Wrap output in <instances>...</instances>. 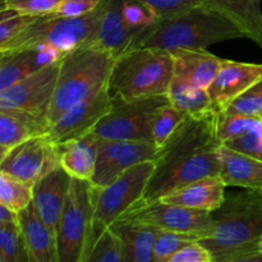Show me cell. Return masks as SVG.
Instances as JSON below:
<instances>
[{
    "label": "cell",
    "instance_id": "1",
    "mask_svg": "<svg viewBox=\"0 0 262 262\" xmlns=\"http://www.w3.org/2000/svg\"><path fill=\"white\" fill-rule=\"evenodd\" d=\"M216 110L187 115L169 140L159 148L155 168L141 200L152 201L206 177L220 173Z\"/></svg>",
    "mask_w": 262,
    "mask_h": 262
},
{
    "label": "cell",
    "instance_id": "2",
    "mask_svg": "<svg viewBox=\"0 0 262 262\" xmlns=\"http://www.w3.org/2000/svg\"><path fill=\"white\" fill-rule=\"evenodd\" d=\"M227 193L223 204L211 211L212 229L199 242L214 262L262 261L257 243L262 235V191Z\"/></svg>",
    "mask_w": 262,
    "mask_h": 262
},
{
    "label": "cell",
    "instance_id": "3",
    "mask_svg": "<svg viewBox=\"0 0 262 262\" xmlns=\"http://www.w3.org/2000/svg\"><path fill=\"white\" fill-rule=\"evenodd\" d=\"M234 38H246V36L235 23L202 4L176 17L158 19L143 31L132 48L143 46L171 51L207 48Z\"/></svg>",
    "mask_w": 262,
    "mask_h": 262
},
{
    "label": "cell",
    "instance_id": "4",
    "mask_svg": "<svg viewBox=\"0 0 262 262\" xmlns=\"http://www.w3.org/2000/svg\"><path fill=\"white\" fill-rule=\"evenodd\" d=\"M115 56L92 43L69 51L59 64L55 91L48 112L49 127L67 110L106 86Z\"/></svg>",
    "mask_w": 262,
    "mask_h": 262
},
{
    "label": "cell",
    "instance_id": "5",
    "mask_svg": "<svg viewBox=\"0 0 262 262\" xmlns=\"http://www.w3.org/2000/svg\"><path fill=\"white\" fill-rule=\"evenodd\" d=\"M174 77L171 51L160 48H132L115 58L107 90L113 99L133 101L168 95Z\"/></svg>",
    "mask_w": 262,
    "mask_h": 262
},
{
    "label": "cell",
    "instance_id": "6",
    "mask_svg": "<svg viewBox=\"0 0 262 262\" xmlns=\"http://www.w3.org/2000/svg\"><path fill=\"white\" fill-rule=\"evenodd\" d=\"M105 9V0L89 14L81 17L40 15L28 25L4 51H20L36 48H53L67 54L96 42L97 30ZM2 53V51H0Z\"/></svg>",
    "mask_w": 262,
    "mask_h": 262
},
{
    "label": "cell",
    "instance_id": "7",
    "mask_svg": "<svg viewBox=\"0 0 262 262\" xmlns=\"http://www.w3.org/2000/svg\"><path fill=\"white\" fill-rule=\"evenodd\" d=\"M154 168L155 161H143L124 171L109 186L102 188L94 187V215L84 262L97 238L132 205L142 199Z\"/></svg>",
    "mask_w": 262,
    "mask_h": 262
},
{
    "label": "cell",
    "instance_id": "8",
    "mask_svg": "<svg viewBox=\"0 0 262 262\" xmlns=\"http://www.w3.org/2000/svg\"><path fill=\"white\" fill-rule=\"evenodd\" d=\"M94 215V186L71 179L66 204L56 228L59 262H84Z\"/></svg>",
    "mask_w": 262,
    "mask_h": 262
},
{
    "label": "cell",
    "instance_id": "9",
    "mask_svg": "<svg viewBox=\"0 0 262 262\" xmlns=\"http://www.w3.org/2000/svg\"><path fill=\"white\" fill-rule=\"evenodd\" d=\"M170 104L168 95L148 99H113L112 109L92 129V135L104 140L152 142V119L156 113Z\"/></svg>",
    "mask_w": 262,
    "mask_h": 262
},
{
    "label": "cell",
    "instance_id": "10",
    "mask_svg": "<svg viewBox=\"0 0 262 262\" xmlns=\"http://www.w3.org/2000/svg\"><path fill=\"white\" fill-rule=\"evenodd\" d=\"M118 220L146 224L160 230H173L207 237L212 229L211 214L205 210L171 205L163 200L140 201L129 207Z\"/></svg>",
    "mask_w": 262,
    "mask_h": 262
},
{
    "label": "cell",
    "instance_id": "11",
    "mask_svg": "<svg viewBox=\"0 0 262 262\" xmlns=\"http://www.w3.org/2000/svg\"><path fill=\"white\" fill-rule=\"evenodd\" d=\"M59 64L60 60L43 67L0 91V110L25 113L48 122V112L55 91Z\"/></svg>",
    "mask_w": 262,
    "mask_h": 262
},
{
    "label": "cell",
    "instance_id": "12",
    "mask_svg": "<svg viewBox=\"0 0 262 262\" xmlns=\"http://www.w3.org/2000/svg\"><path fill=\"white\" fill-rule=\"evenodd\" d=\"M158 151L152 142L99 138L96 166L90 182L96 188L109 186L132 166L155 160Z\"/></svg>",
    "mask_w": 262,
    "mask_h": 262
},
{
    "label": "cell",
    "instance_id": "13",
    "mask_svg": "<svg viewBox=\"0 0 262 262\" xmlns=\"http://www.w3.org/2000/svg\"><path fill=\"white\" fill-rule=\"evenodd\" d=\"M59 164L58 150L46 135L35 136L9 148L0 170L35 184L43 174Z\"/></svg>",
    "mask_w": 262,
    "mask_h": 262
},
{
    "label": "cell",
    "instance_id": "14",
    "mask_svg": "<svg viewBox=\"0 0 262 262\" xmlns=\"http://www.w3.org/2000/svg\"><path fill=\"white\" fill-rule=\"evenodd\" d=\"M112 105L113 97L106 84L83 101L67 110L58 120L50 124L46 136L54 145H59L89 135L100 119L109 113Z\"/></svg>",
    "mask_w": 262,
    "mask_h": 262
},
{
    "label": "cell",
    "instance_id": "15",
    "mask_svg": "<svg viewBox=\"0 0 262 262\" xmlns=\"http://www.w3.org/2000/svg\"><path fill=\"white\" fill-rule=\"evenodd\" d=\"M262 78V63H242L223 59L216 77L207 89L212 107L219 114L227 110L230 102Z\"/></svg>",
    "mask_w": 262,
    "mask_h": 262
},
{
    "label": "cell",
    "instance_id": "16",
    "mask_svg": "<svg viewBox=\"0 0 262 262\" xmlns=\"http://www.w3.org/2000/svg\"><path fill=\"white\" fill-rule=\"evenodd\" d=\"M71 179V176L60 165H56L32 186L33 207L41 219L55 230V233L66 204Z\"/></svg>",
    "mask_w": 262,
    "mask_h": 262
},
{
    "label": "cell",
    "instance_id": "17",
    "mask_svg": "<svg viewBox=\"0 0 262 262\" xmlns=\"http://www.w3.org/2000/svg\"><path fill=\"white\" fill-rule=\"evenodd\" d=\"M18 225L28 262H59L55 230L41 219L32 201L18 212Z\"/></svg>",
    "mask_w": 262,
    "mask_h": 262
},
{
    "label": "cell",
    "instance_id": "18",
    "mask_svg": "<svg viewBox=\"0 0 262 262\" xmlns=\"http://www.w3.org/2000/svg\"><path fill=\"white\" fill-rule=\"evenodd\" d=\"M124 0H105V9L100 20L96 45L109 50L115 58L135 45L147 27H133L123 18Z\"/></svg>",
    "mask_w": 262,
    "mask_h": 262
},
{
    "label": "cell",
    "instance_id": "19",
    "mask_svg": "<svg viewBox=\"0 0 262 262\" xmlns=\"http://www.w3.org/2000/svg\"><path fill=\"white\" fill-rule=\"evenodd\" d=\"M66 54L53 48H36L20 51H2L0 53V91L33 72L58 63Z\"/></svg>",
    "mask_w": 262,
    "mask_h": 262
},
{
    "label": "cell",
    "instance_id": "20",
    "mask_svg": "<svg viewBox=\"0 0 262 262\" xmlns=\"http://www.w3.org/2000/svg\"><path fill=\"white\" fill-rule=\"evenodd\" d=\"M174 58V78L207 90L216 77L223 59L206 50L199 49H176L171 50Z\"/></svg>",
    "mask_w": 262,
    "mask_h": 262
},
{
    "label": "cell",
    "instance_id": "21",
    "mask_svg": "<svg viewBox=\"0 0 262 262\" xmlns=\"http://www.w3.org/2000/svg\"><path fill=\"white\" fill-rule=\"evenodd\" d=\"M225 194H227V184L219 176H216L191 182L165 194L160 200L171 205L211 212L223 204Z\"/></svg>",
    "mask_w": 262,
    "mask_h": 262
},
{
    "label": "cell",
    "instance_id": "22",
    "mask_svg": "<svg viewBox=\"0 0 262 262\" xmlns=\"http://www.w3.org/2000/svg\"><path fill=\"white\" fill-rule=\"evenodd\" d=\"M219 177L227 187L261 189L262 161L250 155L232 150L225 145L219 147Z\"/></svg>",
    "mask_w": 262,
    "mask_h": 262
},
{
    "label": "cell",
    "instance_id": "23",
    "mask_svg": "<svg viewBox=\"0 0 262 262\" xmlns=\"http://www.w3.org/2000/svg\"><path fill=\"white\" fill-rule=\"evenodd\" d=\"M99 138L92 133L79 138L59 143V164L71 176V178L91 181L95 173Z\"/></svg>",
    "mask_w": 262,
    "mask_h": 262
},
{
    "label": "cell",
    "instance_id": "24",
    "mask_svg": "<svg viewBox=\"0 0 262 262\" xmlns=\"http://www.w3.org/2000/svg\"><path fill=\"white\" fill-rule=\"evenodd\" d=\"M205 7L220 13L241 28L262 49V12L260 0H201Z\"/></svg>",
    "mask_w": 262,
    "mask_h": 262
},
{
    "label": "cell",
    "instance_id": "25",
    "mask_svg": "<svg viewBox=\"0 0 262 262\" xmlns=\"http://www.w3.org/2000/svg\"><path fill=\"white\" fill-rule=\"evenodd\" d=\"M110 229L119 237L124 262H154V245L160 229L117 220Z\"/></svg>",
    "mask_w": 262,
    "mask_h": 262
},
{
    "label": "cell",
    "instance_id": "26",
    "mask_svg": "<svg viewBox=\"0 0 262 262\" xmlns=\"http://www.w3.org/2000/svg\"><path fill=\"white\" fill-rule=\"evenodd\" d=\"M49 123L45 119L18 112L0 110V145L7 148L35 136L46 135Z\"/></svg>",
    "mask_w": 262,
    "mask_h": 262
},
{
    "label": "cell",
    "instance_id": "27",
    "mask_svg": "<svg viewBox=\"0 0 262 262\" xmlns=\"http://www.w3.org/2000/svg\"><path fill=\"white\" fill-rule=\"evenodd\" d=\"M168 99L174 107L187 115H202L215 110L207 90L200 89L174 77L169 87Z\"/></svg>",
    "mask_w": 262,
    "mask_h": 262
},
{
    "label": "cell",
    "instance_id": "28",
    "mask_svg": "<svg viewBox=\"0 0 262 262\" xmlns=\"http://www.w3.org/2000/svg\"><path fill=\"white\" fill-rule=\"evenodd\" d=\"M32 201V184L0 170V204L19 212Z\"/></svg>",
    "mask_w": 262,
    "mask_h": 262
},
{
    "label": "cell",
    "instance_id": "29",
    "mask_svg": "<svg viewBox=\"0 0 262 262\" xmlns=\"http://www.w3.org/2000/svg\"><path fill=\"white\" fill-rule=\"evenodd\" d=\"M262 129L261 115L219 114L217 119V136L223 143L225 141L241 137L250 132Z\"/></svg>",
    "mask_w": 262,
    "mask_h": 262
},
{
    "label": "cell",
    "instance_id": "30",
    "mask_svg": "<svg viewBox=\"0 0 262 262\" xmlns=\"http://www.w3.org/2000/svg\"><path fill=\"white\" fill-rule=\"evenodd\" d=\"M186 113L181 112L171 104L161 107L152 119L151 132H152L154 145L160 148L169 140V137L173 135L174 130L179 127V124L186 119Z\"/></svg>",
    "mask_w": 262,
    "mask_h": 262
},
{
    "label": "cell",
    "instance_id": "31",
    "mask_svg": "<svg viewBox=\"0 0 262 262\" xmlns=\"http://www.w3.org/2000/svg\"><path fill=\"white\" fill-rule=\"evenodd\" d=\"M199 239L201 237L192 233L160 230L154 245V262H168L177 251Z\"/></svg>",
    "mask_w": 262,
    "mask_h": 262
},
{
    "label": "cell",
    "instance_id": "32",
    "mask_svg": "<svg viewBox=\"0 0 262 262\" xmlns=\"http://www.w3.org/2000/svg\"><path fill=\"white\" fill-rule=\"evenodd\" d=\"M40 15L20 14L15 10L0 9V51H4L13 40Z\"/></svg>",
    "mask_w": 262,
    "mask_h": 262
},
{
    "label": "cell",
    "instance_id": "33",
    "mask_svg": "<svg viewBox=\"0 0 262 262\" xmlns=\"http://www.w3.org/2000/svg\"><path fill=\"white\" fill-rule=\"evenodd\" d=\"M86 262H124L122 242L110 228L97 238Z\"/></svg>",
    "mask_w": 262,
    "mask_h": 262
},
{
    "label": "cell",
    "instance_id": "34",
    "mask_svg": "<svg viewBox=\"0 0 262 262\" xmlns=\"http://www.w3.org/2000/svg\"><path fill=\"white\" fill-rule=\"evenodd\" d=\"M0 251L7 262H28L18 224H0Z\"/></svg>",
    "mask_w": 262,
    "mask_h": 262
},
{
    "label": "cell",
    "instance_id": "35",
    "mask_svg": "<svg viewBox=\"0 0 262 262\" xmlns=\"http://www.w3.org/2000/svg\"><path fill=\"white\" fill-rule=\"evenodd\" d=\"M225 114L262 115V78L233 100Z\"/></svg>",
    "mask_w": 262,
    "mask_h": 262
},
{
    "label": "cell",
    "instance_id": "36",
    "mask_svg": "<svg viewBox=\"0 0 262 262\" xmlns=\"http://www.w3.org/2000/svg\"><path fill=\"white\" fill-rule=\"evenodd\" d=\"M150 8L158 19L171 18L202 5L201 0H136Z\"/></svg>",
    "mask_w": 262,
    "mask_h": 262
},
{
    "label": "cell",
    "instance_id": "37",
    "mask_svg": "<svg viewBox=\"0 0 262 262\" xmlns=\"http://www.w3.org/2000/svg\"><path fill=\"white\" fill-rule=\"evenodd\" d=\"M123 18L133 27H148L158 20V17L150 8L136 0H124Z\"/></svg>",
    "mask_w": 262,
    "mask_h": 262
},
{
    "label": "cell",
    "instance_id": "38",
    "mask_svg": "<svg viewBox=\"0 0 262 262\" xmlns=\"http://www.w3.org/2000/svg\"><path fill=\"white\" fill-rule=\"evenodd\" d=\"M61 0H4V7L20 14L45 15L51 14Z\"/></svg>",
    "mask_w": 262,
    "mask_h": 262
},
{
    "label": "cell",
    "instance_id": "39",
    "mask_svg": "<svg viewBox=\"0 0 262 262\" xmlns=\"http://www.w3.org/2000/svg\"><path fill=\"white\" fill-rule=\"evenodd\" d=\"M223 145L262 161V129L246 133L241 137L225 141Z\"/></svg>",
    "mask_w": 262,
    "mask_h": 262
},
{
    "label": "cell",
    "instance_id": "40",
    "mask_svg": "<svg viewBox=\"0 0 262 262\" xmlns=\"http://www.w3.org/2000/svg\"><path fill=\"white\" fill-rule=\"evenodd\" d=\"M102 0H61L53 14L59 17H81L94 12Z\"/></svg>",
    "mask_w": 262,
    "mask_h": 262
},
{
    "label": "cell",
    "instance_id": "41",
    "mask_svg": "<svg viewBox=\"0 0 262 262\" xmlns=\"http://www.w3.org/2000/svg\"><path fill=\"white\" fill-rule=\"evenodd\" d=\"M168 262H214V258L210 251L196 241L177 251Z\"/></svg>",
    "mask_w": 262,
    "mask_h": 262
},
{
    "label": "cell",
    "instance_id": "42",
    "mask_svg": "<svg viewBox=\"0 0 262 262\" xmlns=\"http://www.w3.org/2000/svg\"><path fill=\"white\" fill-rule=\"evenodd\" d=\"M0 224H18V212L0 204Z\"/></svg>",
    "mask_w": 262,
    "mask_h": 262
},
{
    "label": "cell",
    "instance_id": "43",
    "mask_svg": "<svg viewBox=\"0 0 262 262\" xmlns=\"http://www.w3.org/2000/svg\"><path fill=\"white\" fill-rule=\"evenodd\" d=\"M8 151H9V148H7V147H4V146L0 145V165H2L3 160H4V158H5V155H7Z\"/></svg>",
    "mask_w": 262,
    "mask_h": 262
},
{
    "label": "cell",
    "instance_id": "44",
    "mask_svg": "<svg viewBox=\"0 0 262 262\" xmlns=\"http://www.w3.org/2000/svg\"><path fill=\"white\" fill-rule=\"evenodd\" d=\"M257 248H258V252H260L261 255H262V235H261V238H260V239H258V243H257Z\"/></svg>",
    "mask_w": 262,
    "mask_h": 262
},
{
    "label": "cell",
    "instance_id": "45",
    "mask_svg": "<svg viewBox=\"0 0 262 262\" xmlns=\"http://www.w3.org/2000/svg\"><path fill=\"white\" fill-rule=\"evenodd\" d=\"M0 262H7V260H5L4 255L2 253V251H0Z\"/></svg>",
    "mask_w": 262,
    "mask_h": 262
},
{
    "label": "cell",
    "instance_id": "46",
    "mask_svg": "<svg viewBox=\"0 0 262 262\" xmlns=\"http://www.w3.org/2000/svg\"><path fill=\"white\" fill-rule=\"evenodd\" d=\"M2 8H5L4 7V0H0V9H2Z\"/></svg>",
    "mask_w": 262,
    "mask_h": 262
},
{
    "label": "cell",
    "instance_id": "47",
    "mask_svg": "<svg viewBox=\"0 0 262 262\" xmlns=\"http://www.w3.org/2000/svg\"><path fill=\"white\" fill-rule=\"evenodd\" d=\"M261 191H262V188H261Z\"/></svg>",
    "mask_w": 262,
    "mask_h": 262
},
{
    "label": "cell",
    "instance_id": "48",
    "mask_svg": "<svg viewBox=\"0 0 262 262\" xmlns=\"http://www.w3.org/2000/svg\"><path fill=\"white\" fill-rule=\"evenodd\" d=\"M261 117H262V115H261Z\"/></svg>",
    "mask_w": 262,
    "mask_h": 262
}]
</instances>
